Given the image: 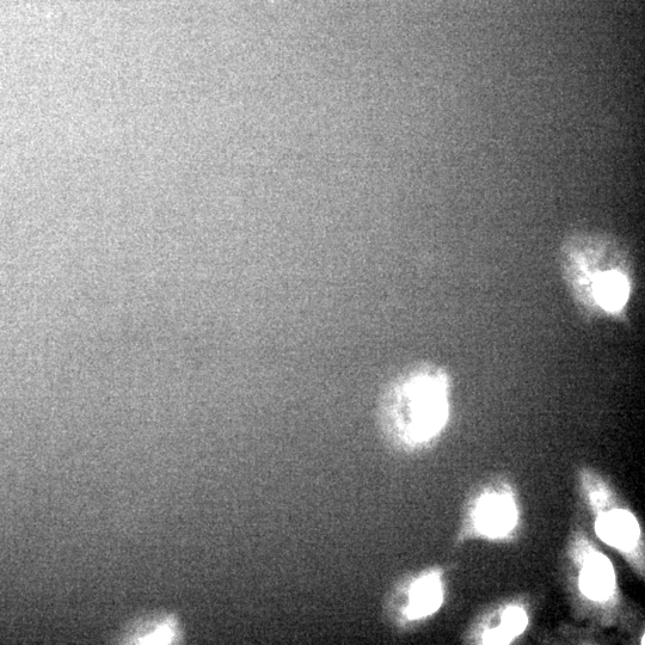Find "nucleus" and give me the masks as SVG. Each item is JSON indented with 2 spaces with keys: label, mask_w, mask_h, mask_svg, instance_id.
Returning a JSON list of instances; mask_svg holds the SVG:
<instances>
[{
  "label": "nucleus",
  "mask_w": 645,
  "mask_h": 645,
  "mask_svg": "<svg viewBox=\"0 0 645 645\" xmlns=\"http://www.w3.org/2000/svg\"><path fill=\"white\" fill-rule=\"evenodd\" d=\"M442 602L440 576L428 574L417 580L410 589L409 604L405 614L409 619H421L438 611Z\"/></svg>",
  "instance_id": "nucleus-4"
},
{
  "label": "nucleus",
  "mask_w": 645,
  "mask_h": 645,
  "mask_svg": "<svg viewBox=\"0 0 645 645\" xmlns=\"http://www.w3.org/2000/svg\"><path fill=\"white\" fill-rule=\"evenodd\" d=\"M593 292L597 303L606 311H619L629 299L630 285L622 273L605 272L595 279Z\"/></svg>",
  "instance_id": "nucleus-6"
},
{
  "label": "nucleus",
  "mask_w": 645,
  "mask_h": 645,
  "mask_svg": "<svg viewBox=\"0 0 645 645\" xmlns=\"http://www.w3.org/2000/svg\"><path fill=\"white\" fill-rule=\"evenodd\" d=\"M398 402L405 439L427 441L444 427L448 416L446 383L438 374L420 373L409 379Z\"/></svg>",
  "instance_id": "nucleus-1"
},
{
  "label": "nucleus",
  "mask_w": 645,
  "mask_h": 645,
  "mask_svg": "<svg viewBox=\"0 0 645 645\" xmlns=\"http://www.w3.org/2000/svg\"><path fill=\"white\" fill-rule=\"evenodd\" d=\"M580 582L582 592L588 598L599 601L607 599L614 588V573L611 563L600 555L589 558L582 569Z\"/></svg>",
  "instance_id": "nucleus-5"
},
{
  "label": "nucleus",
  "mask_w": 645,
  "mask_h": 645,
  "mask_svg": "<svg viewBox=\"0 0 645 645\" xmlns=\"http://www.w3.org/2000/svg\"><path fill=\"white\" fill-rule=\"evenodd\" d=\"M597 533L605 543L614 548L630 550L640 537V527L634 515L629 512L613 511L600 516Z\"/></svg>",
  "instance_id": "nucleus-3"
},
{
  "label": "nucleus",
  "mask_w": 645,
  "mask_h": 645,
  "mask_svg": "<svg viewBox=\"0 0 645 645\" xmlns=\"http://www.w3.org/2000/svg\"><path fill=\"white\" fill-rule=\"evenodd\" d=\"M527 625V616L521 608H508V610L503 613L502 624L500 628L506 632V634L514 638L521 634L525 630Z\"/></svg>",
  "instance_id": "nucleus-7"
},
{
  "label": "nucleus",
  "mask_w": 645,
  "mask_h": 645,
  "mask_svg": "<svg viewBox=\"0 0 645 645\" xmlns=\"http://www.w3.org/2000/svg\"><path fill=\"white\" fill-rule=\"evenodd\" d=\"M476 521L479 531L489 537H503L515 525L516 509L511 497L489 495L479 502Z\"/></svg>",
  "instance_id": "nucleus-2"
}]
</instances>
